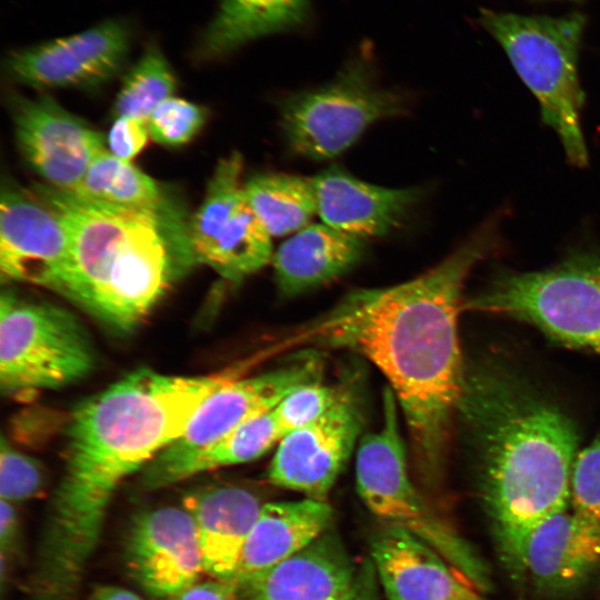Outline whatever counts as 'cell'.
Instances as JSON below:
<instances>
[{
  "label": "cell",
  "instance_id": "1",
  "mask_svg": "<svg viewBox=\"0 0 600 600\" xmlns=\"http://www.w3.org/2000/svg\"><path fill=\"white\" fill-rule=\"evenodd\" d=\"M499 217L478 227L433 268L409 281L349 292L294 332L290 344L353 351L387 379L400 406L421 477L442 474L466 361L459 339L463 289L498 244Z\"/></svg>",
  "mask_w": 600,
  "mask_h": 600
},
{
  "label": "cell",
  "instance_id": "2",
  "mask_svg": "<svg viewBox=\"0 0 600 600\" xmlns=\"http://www.w3.org/2000/svg\"><path fill=\"white\" fill-rule=\"evenodd\" d=\"M253 363L249 358L193 377L139 369L74 409L63 472L28 580L31 600H78L119 486L176 441L206 399Z\"/></svg>",
  "mask_w": 600,
  "mask_h": 600
},
{
  "label": "cell",
  "instance_id": "3",
  "mask_svg": "<svg viewBox=\"0 0 600 600\" xmlns=\"http://www.w3.org/2000/svg\"><path fill=\"white\" fill-rule=\"evenodd\" d=\"M457 419L499 557L519 578L531 531L568 509L577 424L524 370L493 351L466 362Z\"/></svg>",
  "mask_w": 600,
  "mask_h": 600
},
{
  "label": "cell",
  "instance_id": "4",
  "mask_svg": "<svg viewBox=\"0 0 600 600\" xmlns=\"http://www.w3.org/2000/svg\"><path fill=\"white\" fill-rule=\"evenodd\" d=\"M32 192L59 218L74 274L73 300L113 330H132L198 263L192 214L174 189L146 207L83 198L43 182Z\"/></svg>",
  "mask_w": 600,
  "mask_h": 600
},
{
  "label": "cell",
  "instance_id": "5",
  "mask_svg": "<svg viewBox=\"0 0 600 600\" xmlns=\"http://www.w3.org/2000/svg\"><path fill=\"white\" fill-rule=\"evenodd\" d=\"M479 21L537 98L542 120L560 138L569 162L584 167L588 151L580 121L583 92L578 57L586 17L579 12L549 17L481 9Z\"/></svg>",
  "mask_w": 600,
  "mask_h": 600
},
{
  "label": "cell",
  "instance_id": "6",
  "mask_svg": "<svg viewBox=\"0 0 600 600\" xmlns=\"http://www.w3.org/2000/svg\"><path fill=\"white\" fill-rule=\"evenodd\" d=\"M356 481L364 506L381 523L424 541L479 591L490 589L487 563L413 483L399 427L398 402L389 388L384 391L382 426L364 436L358 447Z\"/></svg>",
  "mask_w": 600,
  "mask_h": 600
},
{
  "label": "cell",
  "instance_id": "7",
  "mask_svg": "<svg viewBox=\"0 0 600 600\" xmlns=\"http://www.w3.org/2000/svg\"><path fill=\"white\" fill-rule=\"evenodd\" d=\"M464 309L510 318L560 346L600 354V252L540 271L501 272Z\"/></svg>",
  "mask_w": 600,
  "mask_h": 600
},
{
  "label": "cell",
  "instance_id": "8",
  "mask_svg": "<svg viewBox=\"0 0 600 600\" xmlns=\"http://www.w3.org/2000/svg\"><path fill=\"white\" fill-rule=\"evenodd\" d=\"M406 97L379 84L364 44L321 87L296 92L280 108V126L293 152L313 160L339 156L373 123L407 111Z\"/></svg>",
  "mask_w": 600,
  "mask_h": 600
},
{
  "label": "cell",
  "instance_id": "9",
  "mask_svg": "<svg viewBox=\"0 0 600 600\" xmlns=\"http://www.w3.org/2000/svg\"><path fill=\"white\" fill-rule=\"evenodd\" d=\"M96 354L84 328L68 310L0 297V386L7 396L57 389L87 377Z\"/></svg>",
  "mask_w": 600,
  "mask_h": 600
},
{
  "label": "cell",
  "instance_id": "10",
  "mask_svg": "<svg viewBox=\"0 0 600 600\" xmlns=\"http://www.w3.org/2000/svg\"><path fill=\"white\" fill-rule=\"evenodd\" d=\"M321 371V359L310 353L223 386L203 401L183 433L142 469L141 487L158 490L177 483L180 470L198 454L240 424L271 411L297 387L320 380Z\"/></svg>",
  "mask_w": 600,
  "mask_h": 600
},
{
  "label": "cell",
  "instance_id": "11",
  "mask_svg": "<svg viewBox=\"0 0 600 600\" xmlns=\"http://www.w3.org/2000/svg\"><path fill=\"white\" fill-rule=\"evenodd\" d=\"M242 170L240 153L232 152L220 159L191 219L198 263L209 266L233 283L258 272L273 257L271 237L247 199Z\"/></svg>",
  "mask_w": 600,
  "mask_h": 600
},
{
  "label": "cell",
  "instance_id": "12",
  "mask_svg": "<svg viewBox=\"0 0 600 600\" xmlns=\"http://www.w3.org/2000/svg\"><path fill=\"white\" fill-rule=\"evenodd\" d=\"M133 27L108 18L82 31L10 51L3 70L12 82L34 90L96 89L128 62Z\"/></svg>",
  "mask_w": 600,
  "mask_h": 600
},
{
  "label": "cell",
  "instance_id": "13",
  "mask_svg": "<svg viewBox=\"0 0 600 600\" xmlns=\"http://www.w3.org/2000/svg\"><path fill=\"white\" fill-rule=\"evenodd\" d=\"M0 271L3 281L44 287L73 300V266L61 221L31 189L9 179L1 186Z\"/></svg>",
  "mask_w": 600,
  "mask_h": 600
},
{
  "label": "cell",
  "instance_id": "14",
  "mask_svg": "<svg viewBox=\"0 0 600 600\" xmlns=\"http://www.w3.org/2000/svg\"><path fill=\"white\" fill-rule=\"evenodd\" d=\"M10 113L19 153L42 182L72 191L107 150L103 134L53 97L11 94Z\"/></svg>",
  "mask_w": 600,
  "mask_h": 600
},
{
  "label": "cell",
  "instance_id": "15",
  "mask_svg": "<svg viewBox=\"0 0 600 600\" xmlns=\"http://www.w3.org/2000/svg\"><path fill=\"white\" fill-rule=\"evenodd\" d=\"M361 427L360 402L343 387L339 399L319 419L282 437L267 471L269 482L327 501Z\"/></svg>",
  "mask_w": 600,
  "mask_h": 600
},
{
  "label": "cell",
  "instance_id": "16",
  "mask_svg": "<svg viewBox=\"0 0 600 600\" xmlns=\"http://www.w3.org/2000/svg\"><path fill=\"white\" fill-rule=\"evenodd\" d=\"M124 559L141 589L168 600L199 582L204 572L196 524L183 506L139 513L126 536Z\"/></svg>",
  "mask_w": 600,
  "mask_h": 600
},
{
  "label": "cell",
  "instance_id": "17",
  "mask_svg": "<svg viewBox=\"0 0 600 600\" xmlns=\"http://www.w3.org/2000/svg\"><path fill=\"white\" fill-rule=\"evenodd\" d=\"M369 550L388 600H489L432 547L403 529L381 523Z\"/></svg>",
  "mask_w": 600,
  "mask_h": 600
},
{
  "label": "cell",
  "instance_id": "18",
  "mask_svg": "<svg viewBox=\"0 0 600 600\" xmlns=\"http://www.w3.org/2000/svg\"><path fill=\"white\" fill-rule=\"evenodd\" d=\"M600 570V523L564 509L529 534L520 577L542 594L559 597L583 587Z\"/></svg>",
  "mask_w": 600,
  "mask_h": 600
},
{
  "label": "cell",
  "instance_id": "19",
  "mask_svg": "<svg viewBox=\"0 0 600 600\" xmlns=\"http://www.w3.org/2000/svg\"><path fill=\"white\" fill-rule=\"evenodd\" d=\"M358 572L331 527L299 552L234 586L236 600H348Z\"/></svg>",
  "mask_w": 600,
  "mask_h": 600
},
{
  "label": "cell",
  "instance_id": "20",
  "mask_svg": "<svg viewBox=\"0 0 600 600\" xmlns=\"http://www.w3.org/2000/svg\"><path fill=\"white\" fill-rule=\"evenodd\" d=\"M317 213L323 223L360 237H383L397 230L422 190L384 188L359 180L338 167L311 178Z\"/></svg>",
  "mask_w": 600,
  "mask_h": 600
},
{
  "label": "cell",
  "instance_id": "21",
  "mask_svg": "<svg viewBox=\"0 0 600 600\" xmlns=\"http://www.w3.org/2000/svg\"><path fill=\"white\" fill-rule=\"evenodd\" d=\"M249 489L210 486L184 496L182 506L193 518L203 571L211 579L233 582L246 539L262 507Z\"/></svg>",
  "mask_w": 600,
  "mask_h": 600
},
{
  "label": "cell",
  "instance_id": "22",
  "mask_svg": "<svg viewBox=\"0 0 600 600\" xmlns=\"http://www.w3.org/2000/svg\"><path fill=\"white\" fill-rule=\"evenodd\" d=\"M328 501L303 498L263 503L243 544L233 584L249 581L294 553L332 527Z\"/></svg>",
  "mask_w": 600,
  "mask_h": 600
},
{
  "label": "cell",
  "instance_id": "23",
  "mask_svg": "<svg viewBox=\"0 0 600 600\" xmlns=\"http://www.w3.org/2000/svg\"><path fill=\"white\" fill-rule=\"evenodd\" d=\"M311 0H220L192 48L198 62L221 60L263 37L304 31Z\"/></svg>",
  "mask_w": 600,
  "mask_h": 600
},
{
  "label": "cell",
  "instance_id": "24",
  "mask_svg": "<svg viewBox=\"0 0 600 600\" xmlns=\"http://www.w3.org/2000/svg\"><path fill=\"white\" fill-rule=\"evenodd\" d=\"M366 240L326 223L310 224L287 239L273 253L278 291L294 297L340 278L362 261Z\"/></svg>",
  "mask_w": 600,
  "mask_h": 600
},
{
  "label": "cell",
  "instance_id": "25",
  "mask_svg": "<svg viewBox=\"0 0 600 600\" xmlns=\"http://www.w3.org/2000/svg\"><path fill=\"white\" fill-rule=\"evenodd\" d=\"M249 204L270 237H282L307 227L317 213L311 178L260 173L244 182Z\"/></svg>",
  "mask_w": 600,
  "mask_h": 600
},
{
  "label": "cell",
  "instance_id": "26",
  "mask_svg": "<svg viewBox=\"0 0 600 600\" xmlns=\"http://www.w3.org/2000/svg\"><path fill=\"white\" fill-rule=\"evenodd\" d=\"M171 189L107 149L93 160L72 192L112 204L146 207L163 200Z\"/></svg>",
  "mask_w": 600,
  "mask_h": 600
},
{
  "label": "cell",
  "instance_id": "27",
  "mask_svg": "<svg viewBox=\"0 0 600 600\" xmlns=\"http://www.w3.org/2000/svg\"><path fill=\"white\" fill-rule=\"evenodd\" d=\"M176 87L174 72L163 51L149 43L123 78L113 103V118L147 121L158 106L173 97Z\"/></svg>",
  "mask_w": 600,
  "mask_h": 600
},
{
  "label": "cell",
  "instance_id": "28",
  "mask_svg": "<svg viewBox=\"0 0 600 600\" xmlns=\"http://www.w3.org/2000/svg\"><path fill=\"white\" fill-rule=\"evenodd\" d=\"M282 437L272 410L254 417L188 462L180 470L177 482L218 468L253 461L276 447Z\"/></svg>",
  "mask_w": 600,
  "mask_h": 600
},
{
  "label": "cell",
  "instance_id": "29",
  "mask_svg": "<svg viewBox=\"0 0 600 600\" xmlns=\"http://www.w3.org/2000/svg\"><path fill=\"white\" fill-rule=\"evenodd\" d=\"M207 119L208 110L203 106L171 97L158 106L147 122L154 142L173 148L189 143Z\"/></svg>",
  "mask_w": 600,
  "mask_h": 600
},
{
  "label": "cell",
  "instance_id": "30",
  "mask_svg": "<svg viewBox=\"0 0 600 600\" xmlns=\"http://www.w3.org/2000/svg\"><path fill=\"white\" fill-rule=\"evenodd\" d=\"M342 389L317 380L301 384L286 394L272 409L283 436L319 419L339 399Z\"/></svg>",
  "mask_w": 600,
  "mask_h": 600
},
{
  "label": "cell",
  "instance_id": "31",
  "mask_svg": "<svg viewBox=\"0 0 600 600\" xmlns=\"http://www.w3.org/2000/svg\"><path fill=\"white\" fill-rule=\"evenodd\" d=\"M44 483L39 462L13 449L2 437L0 446V496L11 503L38 496Z\"/></svg>",
  "mask_w": 600,
  "mask_h": 600
},
{
  "label": "cell",
  "instance_id": "32",
  "mask_svg": "<svg viewBox=\"0 0 600 600\" xmlns=\"http://www.w3.org/2000/svg\"><path fill=\"white\" fill-rule=\"evenodd\" d=\"M570 502L573 511L600 523V430L577 454L571 473Z\"/></svg>",
  "mask_w": 600,
  "mask_h": 600
},
{
  "label": "cell",
  "instance_id": "33",
  "mask_svg": "<svg viewBox=\"0 0 600 600\" xmlns=\"http://www.w3.org/2000/svg\"><path fill=\"white\" fill-rule=\"evenodd\" d=\"M150 138L148 122L137 118H114L107 136V149L117 158L131 162Z\"/></svg>",
  "mask_w": 600,
  "mask_h": 600
},
{
  "label": "cell",
  "instance_id": "34",
  "mask_svg": "<svg viewBox=\"0 0 600 600\" xmlns=\"http://www.w3.org/2000/svg\"><path fill=\"white\" fill-rule=\"evenodd\" d=\"M169 600H236V587L231 582L211 579L197 582Z\"/></svg>",
  "mask_w": 600,
  "mask_h": 600
},
{
  "label": "cell",
  "instance_id": "35",
  "mask_svg": "<svg viewBox=\"0 0 600 600\" xmlns=\"http://www.w3.org/2000/svg\"><path fill=\"white\" fill-rule=\"evenodd\" d=\"M18 534V514L13 503L0 501V547L1 556L9 554Z\"/></svg>",
  "mask_w": 600,
  "mask_h": 600
},
{
  "label": "cell",
  "instance_id": "36",
  "mask_svg": "<svg viewBox=\"0 0 600 600\" xmlns=\"http://www.w3.org/2000/svg\"><path fill=\"white\" fill-rule=\"evenodd\" d=\"M377 576L370 560L360 567L353 592L348 600H379Z\"/></svg>",
  "mask_w": 600,
  "mask_h": 600
},
{
  "label": "cell",
  "instance_id": "37",
  "mask_svg": "<svg viewBox=\"0 0 600 600\" xmlns=\"http://www.w3.org/2000/svg\"><path fill=\"white\" fill-rule=\"evenodd\" d=\"M93 600H142L136 593L113 586L99 587L93 594Z\"/></svg>",
  "mask_w": 600,
  "mask_h": 600
}]
</instances>
